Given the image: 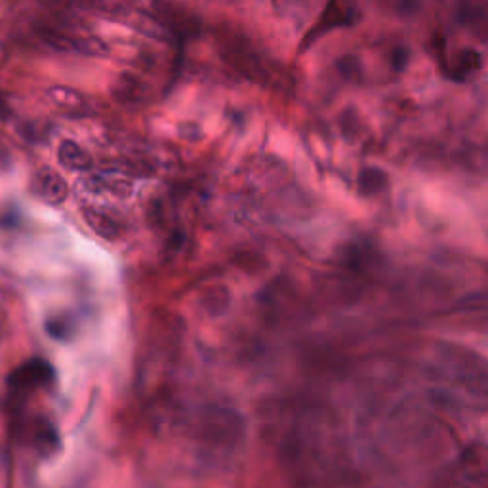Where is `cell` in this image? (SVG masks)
I'll use <instances>...</instances> for the list:
<instances>
[{
  "label": "cell",
  "instance_id": "6da1fadb",
  "mask_svg": "<svg viewBox=\"0 0 488 488\" xmlns=\"http://www.w3.org/2000/svg\"><path fill=\"white\" fill-rule=\"evenodd\" d=\"M33 193L37 195L40 200L48 204H62L69 197V183L62 174L54 170V168H40L33 176L31 183Z\"/></svg>",
  "mask_w": 488,
  "mask_h": 488
},
{
  "label": "cell",
  "instance_id": "7a4b0ae2",
  "mask_svg": "<svg viewBox=\"0 0 488 488\" xmlns=\"http://www.w3.org/2000/svg\"><path fill=\"white\" fill-rule=\"evenodd\" d=\"M82 217L93 233L106 241H117L120 239L124 233L123 223L118 222L117 217L107 214L106 210H99V208H93V206H86L82 208Z\"/></svg>",
  "mask_w": 488,
  "mask_h": 488
},
{
  "label": "cell",
  "instance_id": "3957f363",
  "mask_svg": "<svg viewBox=\"0 0 488 488\" xmlns=\"http://www.w3.org/2000/svg\"><path fill=\"white\" fill-rule=\"evenodd\" d=\"M57 162L71 172H88L93 166L92 155L74 140H63L57 145Z\"/></svg>",
  "mask_w": 488,
  "mask_h": 488
},
{
  "label": "cell",
  "instance_id": "277c9868",
  "mask_svg": "<svg viewBox=\"0 0 488 488\" xmlns=\"http://www.w3.org/2000/svg\"><path fill=\"white\" fill-rule=\"evenodd\" d=\"M46 96H48L50 103L63 113H76V115H81V113L88 111L86 98L81 92L73 90V88L52 86L46 90Z\"/></svg>",
  "mask_w": 488,
  "mask_h": 488
},
{
  "label": "cell",
  "instance_id": "5b68a950",
  "mask_svg": "<svg viewBox=\"0 0 488 488\" xmlns=\"http://www.w3.org/2000/svg\"><path fill=\"white\" fill-rule=\"evenodd\" d=\"M458 19L460 23L482 31L488 27V2L487 0H460L458 4Z\"/></svg>",
  "mask_w": 488,
  "mask_h": 488
},
{
  "label": "cell",
  "instance_id": "8992f818",
  "mask_svg": "<svg viewBox=\"0 0 488 488\" xmlns=\"http://www.w3.org/2000/svg\"><path fill=\"white\" fill-rule=\"evenodd\" d=\"M84 186L90 191L107 193L113 197L128 198L132 195V183L123 178H103V176H88L84 179Z\"/></svg>",
  "mask_w": 488,
  "mask_h": 488
},
{
  "label": "cell",
  "instance_id": "52a82bcc",
  "mask_svg": "<svg viewBox=\"0 0 488 488\" xmlns=\"http://www.w3.org/2000/svg\"><path fill=\"white\" fill-rule=\"evenodd\" d=\"M358 189L365 195H374V193L383 191L387 187V174L380 168H365L358 174Z\"/></svg>",
  "mask_w": 488,
  "mask_h": 488
},
{
  "label": "cell",
  "instance_id": "ba28073f",
  "mask_svg": "<svg viewBox=\"0 0 488 488\" xmlns=\"http://www.w3.org/2000/svg\"><path fill=\"white\" fill-rule=\"evenodd\" d=\"M479 67H481V56H479V52H475V50H464V52H460V56H458L452 76L460 81V79H465L467 74L475 73Z\"/></svg>",
  "mask_w": 488,
  "mask_h": 488
},
{
  "label": "cell",
  "instance_id": "9c48e42d",
  "mask_svg": "<svg viewBox=\"0 0 488 488\" xmlns=\"http://www.w3.org/2000/svg\"><path fill=\"white\" fill-rule=\"evenodd\" d=\"M10 115V103H8L6 93L0 92V118H6Z\"/></svg>",
  "mask_w": 488,
  "mask_h": 488
}]
</instances>
